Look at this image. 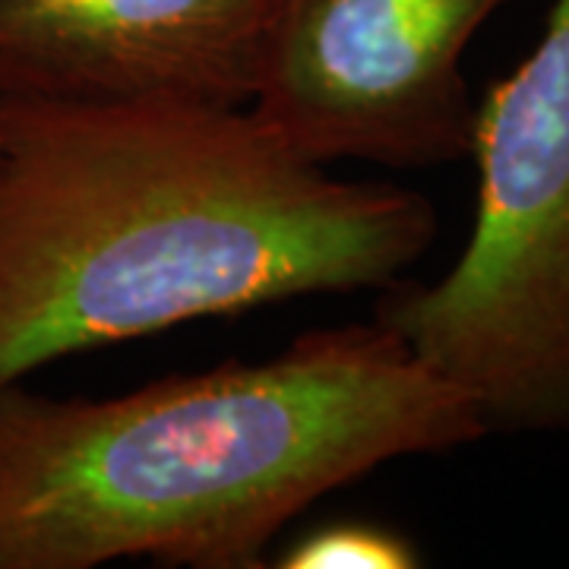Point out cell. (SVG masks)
<instances>
[{
  "instance_id": "1",
  "label": "cell",
  "mask_w": 569,
  "mask_h": 569,
  "mask_svg": "<svg viewBox=\"0 0 569 569\" xmlns=\"http://www.w3.org/2000/svg\"><path fill=\"white\" fill-rule=\"evenodd\" d=\"M437 231L425 193L332 178L250 108L0 99V389L200 317L383 291Z\"/></svg>"
},
{
  "instance_id": "2",
  "label": "cell",
  "mask_w": 569,
  "mask_h": 569,
  "mask_svg": "<svg viewBox=\"0 0 569 569\" xmlns=\"http://www.w3.org/2000/svg\"><path fill=\"white\" fill-rule=\"evenodd\" d=\"M481 437L475 402L377 317L111 399L13 383L0 389V569H257L326 493Z\"/></svg>"
},
{
  "instance_id": "3",
  "label": "cell",
  "mask_w": 569,
  "mask_h": 569,
  "mask_svg": "<svg viewBox=\"0 0 569 569\" xmlns=\"http://www.w3.org/2000/svg\"><path fill=\"white\" fill-rule=\"evenodd\" d=\"M478 212L433 284L377 320L475 402L488 433H569V0L475 111Z\"/></svg>"
},
{
  "instance_id": "4",
  "label": "cell",
  "mask_w": 569,
  "mask_h": 569,
  "mask_svg": "<svg viewBox=\"0 0 569 569\" xmlns=\"http://www.w3.org/2000/svg\"><path fill=\"white\" fill-rule=\"evenodd\" d=\"M509 0H272L250 111L317 164L471 156L462 58Z\"/></svg>"
},
{
  "instance_id": "5",
  "label": "cell",
  "mask_w": 569,
  "mask_h": 569,
  "mask_svg": "<svg viewBox=\"0 0 569 569\" xmlns=\"http://www.w3.org/2000/svg\"><path fill=\"white\" fill-rule=\"evenodd\" d=\"M272 0H0V99L247 108Z\"/></svg>"
},
{
  "instance_id": "6",
  "label": "cell",
  "mask_w": 569,
  "mask_h": 569,
  "mask_svg": "<svg viewBox=\"0 0 569 569\" xmlns=\"http://www.w3.org/2000/svg\"><path fill=\"white\" fill-rule=\"evenodd\" d=\"M282 569H411L421 567V550L402 531L342 519L317 526L291 541L276 560Z\"/></svg>"
}]
</instances>
